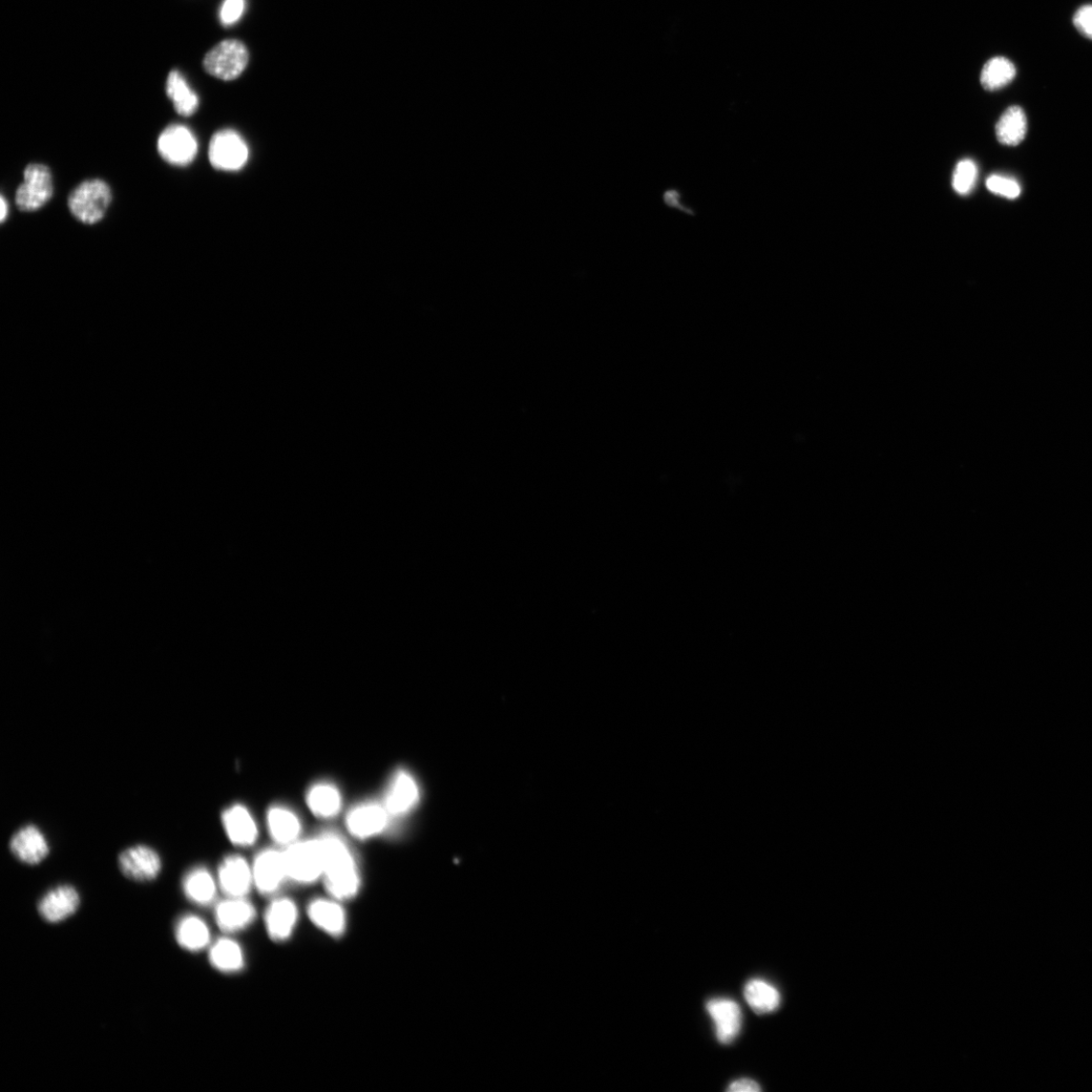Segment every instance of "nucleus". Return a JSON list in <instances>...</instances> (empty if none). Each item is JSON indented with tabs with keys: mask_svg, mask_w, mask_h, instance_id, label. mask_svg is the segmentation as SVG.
<instances>
[{
	"mask_svg": "<svg viewBox=\"0 0 1092 1092\" xmlns=\"http://www.w3.org/2000/svg\"><path fill=\"white\" fill-rule=\"evenodd\" d=\"M166 94L172 99L177 113L183 117H191L199 109L200 99L198 95L177 70H174L168 75Z\"/></svg>",
	"mask_w": 1092,
	"mask_h": 1092,
	"instance_id": "obj_24",
	"label": "nucleus"
},
{
	"mask_svg": "<svg viewBox=\"0 0 1092 1092\" xmlns=\"http://www.w3.org/2000/svg\"><path fill=\"white\" fill-rule=\"evenodd\" d=\"M246 8V0H225L221 12V22L230 26L238 22Z\"/></svg>",
	"mask_w": 1092,
	"mask_h": 1092,
	"instance_id": "obj_31",
	"label": "nucleus"
},
{
	"mask_svg": "<svg viewBox=\"0 0 1092 1092\" xmlns=\"http://www.w3.org/2000/svg\"><path fill=\"white\" fill-rule=\"evenodd\" d=\"M308 915L314 926L331 937H341L346 931L347 915L341 900L331 896L314 899L309 903Z\"/></svg>",
	"mask_w": 1092,
	"mask_h": 1092,
	"instance_id": "obj_13",
	"label": "nucleus"
},
{
	"mask_svg": "<svg viewBox=\"0 0 1092 1092\" xmlns=\"http://www.w3.org/2000/svg\"><path fill=\"white\" fill-rule=\"evenodd\" d=\"M288 879L311 885L324 873L323 853L318 838L297 841L284 852Z\"/></svg>",
	"mask_w": 1092,
	"mask_h": 1092,
	"instance_id": "obj_3",
	"label": "nucleus"
},
{
	"mask_svg": "<svg viewBox=\"0 0 1092 1092\" xmlns=\"http://www.w3.org/2000/svg\"><path fill=\"white\" fill-rule=\"evenodd\" d=\"M323 853V878L329 895L343 901L356 896L362 880L356 860L343 839L334 833L319 836Z\"/></svg>",
	"mask_w": 1092,
	"mask_h": 1092,
	"instance_id": "obj_1",
	"label": "nucleus"
},
{
	"mask_svg": "<svg viewBox=\"0 0 1092 1092\" xmlns=\"http://www.w3.org/2000/svg\"><path fill=\"white\" fill-rule=\"evenodd\" d=\"M248 61L249 53L240 41L225 40L205 55L204 67L208 74L230 81L243 73Z\"/></svg>",
	"mask_w": 1092,
	"mask_h": 1092,
	"instance_id": "obj_6",
	"label": "nucleus"
},
{
	"mask_svg": "<svg viewBox=\"0 0 1092 1092\" xmlns=\"http://www.w3.org/2000/svg\"><path fill=\"white\" fill-rule=\"evenodd\" d=\"M222 822L230 841L239 847L254 845L259 830L254 816L243 805H236L227 808L222 814Z\"/></svg>",
	"mask_w": 1092,
	"mask_h": 1092,
	"instance_id": "obj_19",
	"label": "nucleus"
},
{
	"mask_svg": "<svg viewBox=\"0 0 1092 1092\" xmlns=\"http://www.w3.org/2000/svg\"><path fill=\"white\" fill-rule=\"evenodd\" d=\"M1026 117L1020 107L1007 109L996 124V136L1001 144L1016 146L1025 137Z\"/></svg>",
	"mask_w": 1092,
	"mask_h": 1092,
	"instance_id": "obj_27",
	"label": "nucleus"
},
{
	"mask_svg": "<svg viewBox=\"0 0 1092 1092\" xmlns=\"http://www.w3.org/2000/svg\"><path fill=\"white\" fill-rule=\"evenodd\" d=\"M420 802V789L414 777L405 770L397 771L388 787L384 806L391 816L411 812Z\"/></svg>",
	"mask_w": 1092,
	"mask_h": 1092,
	"instance_id": "obj_11",
	"label": "nucleus"
},
{
	"mask_svg": "<svg viewBox=\"0 0 1092 1092\" xmlns=\"http://www.w3.org/2000/svg\"><path fill=\"white\" fill-rule=\"evenodd\" d=\"M731 1092H757L762 1090L758 1082L752 1079L742 1078L730 1083L727 1088Z\"/></svg>",
	"mask_w": 1092,
	"mask_h": 1092,
	"instance_id": "obj_33",
	"label": "nucleus"
},
{
	"mask_svg": "<svg viewBox=\"0 0 1092 1092\" xmlns=\"http://www.w3.org/2000/svg\"><path fill=\"white\" fill-rule=\"evenodd\" d=\"M255 887L264 895L275 894L288 879L284 852L264 850L258 855L254 865Z\"/></svg>",
	"mask_w": 1092,
	"mask_h": 1092,
	"instance_id": "obj_9",
	"label": "nucleus"
},
{
	"mask_svg": "<svg viewBox=\"0 0 1092 1092\" xmlns=\"http://www.w3.org/2000/svg\"><path fill=\"white\" fill-rule=\"evenodd\" d=\"M255 886L254 871L240 856H229L218 870V887L226 897H246Z\"/></svg>",
	"mask_w": 1092,
	"mask_h": 1092,
	"instance_id": "obj_10",
	"label": "nucleus"
},
{
	"mask_svg": "<svg viewBox=\"0 0 1092 1092\" xmlns=\"http://www.w3.org/2000/svg\"><path fill=\"white\" fill-rule=\"evenodd\" d=\"M986 186L990 192L1010 200L1019 198L1022 192L1017 180L998 175L987 178Z\"/></svg>",
	"mask_w": 1092,
	"mask_h": 1092,
	"instance_id": "obj_30",
	"label": "nucleus"
},
{
	"mask_svg": "<svg viewBox=\"0 0 1092 1092\" xmlns=\"http://www.w3.org/2000/svg\"><path fill=\"white\" fill-rule=\"evenodd\" d=\"M10 849L20 862L28 865H37L43 862L50 853L45 834L33 825L18 830L13 835Z\"/></svg>",
	"mask_w": 1092,
	"mask_h": 1092,
	"instance_id": "obj_15",
	"label": "nucleus"
},
{
	"mask_svg": "<svg viewBox=\"0 0 1092 1092\" xmlns=\"http://www.w3.org/2000/svg\"><path fill=\"white\" fill-rule=\"evenodd\" d=\"M1017 70L1012 61L1004 57L991 59L981 72V83L987 91L999 90L1015 78Z\"/></svg>",
	"mask_w": 1092,
	"mask_h": 1092,
	"instance_id": "obj_28",
	"label": "nucleus"
},
{
	"mask_svg": "<svg viewBox=\"0 0 1092 1092\" xmlns=\"http://www.w3.org/2000/svg\"><path fill=\"white\" fill-rule=\"evenodd\" d=\"M176 939L181 948L200 952L211 942V932L204 919L197 915H184L177 923Z\"/></svg>",
	"mask_w": 1092,
	"mask_h": 1092,
	"instance_id": "obj_22",
	"label": "nucleus"
},
{
	"mask_svg": "<svg viewBox=\"0 0 1092 1092\" xmlns=\"http://www.w3.org/2000/svg\"><path fill=\"white\" fill-rule=\"evenodd\" d=\"M1074 23L1083 36L1092 40V6L1080 8L1075 15Z\"/></svg>",
	"mask_w": 1092,
	"mask_h": 1092,
	"instance_id": "obj_32",
	"label": "nucleus"
},
{
	"mask_svg": "<svg viewBox=\"0 0 1092 1092\" xmlns=\"http://www.w3.org/2000/svg\"><path fill=\"white\" fill-rule=\"evenodd\" d=\"M267 827L275 841L288 847L299 841L302 824L298 815L284 806H275L267 814Z\"/></svg>",
	"mask_w": 1092,
	"mask_h": 1092,
	"instance_id": "obj_20",
	"label": "nucleus"
},
{
	"mask_svg": "<svg viewBox=\"0 0 1092 1092\" xmlns=\"http://www.w3.org/2000/svg\"><path fill=\"white\" fill-rule=\"evenodd\" d=\"M978 177L976 164L970 159L960 161L954 172L953 187L959 195H969L974 188Z\"/></svg>",
	"mask_w": 1092,
	"mask_h": 1092,
	"instance_id": "obj_29",
	"label": "nucleus"
},
{
	"mask_svg": "<svg viewBox=\"0 0 1092 1092\" xmlns=\"http://www.w3.org/2000/svg\"><path fill=\"white\" fill-rule=\"evenodd\" d=\"M310 810L321 818L338 815L342 806L341 791L329 783H318L310 788L307 795Z\"/></svg>",
	"mask_w": 1092,
	"mask_h": 1092,
	"instance_id": "obj_25",
	"label": "nucleus"
},
{
	"mask_svg": "<svg viewBox=\"0 0 1092 1092\" xmlns=\"http://www.w3.org/2000/svg\"><path fill=\"white\" fill-rule=\"evenodd\" d=\"M390 816L384 805L364 804L349 811L346 826L353 836L367 839L383 833Z\"/></svg>",
	"mask_w": 1092,
	"mask_h": 1092,
	"instance_id": "obj_14",
	"label": "nucleus"
},
{
	"mask_svg": "<svg viewBox=\"0 0 1092 1092\" xmlns=\"http://www.w3.org/2000/svg\"><path fill=\"white\" fill-rule=\"evenodd\" d=\"M249 147L236 131L225 129L217 132L208 145L209 163L217 171L239 172L249 161Z\"/></svg>",
	"mask_w": 1092,
	"mask_h": 1092,
	"instance_id": "obj_4",
	"label": "nucleus"
},
{
	"mask_svg": "<svg viewBox=\"0 0 1092 1092\" xmlns=\"http://www.w3.org/2000/svg\"><path fill=\"white\" fill-rule=\"evenodd\" d=\"M161 158L175 166L190 165L197 157L199 144L194 133L183 124L174 123L163 130L157 141Z\"/></svg>",
	"mask_w": 1092,
	"mask_h": 1092,
	"instance_id": "obj_7",
	"label": "nucleus"
},
{
	"mask_svg": "<svg viewBox=\"0 0 1092 1092\" xmlns=\"http://www.w3.org/2000/svg\"><path fill=\"white\" fill-rule=\"evenodd\" d=\"M299 916L298 906L292 899L280 897L272 900L264 916L269 938L276 942L288 940L296 931Z\"/></svg>",
	"mask_w": 1092,
	"mask_h": 1092,
	"instance_id": "obj_12",
	"label": "nucleus"
},
{
	"mask_svg": "<svg viewBox=\"0 0 1092 1092\" xmlns=\"http://www.w3.org/2000/svg\"><path fill=\"white\" fill-rule=\"evenodd\" d=\"M0 205H2V212H0V219H2V222L4 223L7 220L8 215H9V205H8V202H7V200L5 199L4 196L2 197V201H0Z\"/></svg>",
	"mask_w": 1092,
	"mask_h": 1092,
	"instance_id": "obj_34",
	"label": "nucleus"
},
{
	"mask_svg": "<svg viewBox=\"0 0 1092 1092\" xmlns=\"http://www.w3.org/2000/svg\"><path fill=\"white\" fill-rule=\"evenodd\" d=\"M122 873L138 882L152 881L162 869L159 854L151 847L136 845L123 851L119 857Z\"/></svg>",
	"mask_w": 1092,
	"mask_h": 1092,
	"instance_id": "obj_8",
	"label": "nucleus"
},
{
	"mask_svg": "<svg viewBox=\"0 0 1092 1092\" xmlns=\"http://www.w3.org/2000/svg\"><path fill=\"white\" fill-rule=\"evenodd\" d=\"M256 916V908L246 897H227L218 903L215 910L217 925L225 933H237L247 929Z\"/></svg>",
	"mask_w": 1092,
	"mask_h": 1092,
	"instance_id": "obj_17",
	"label": "nucleus"
},
{
	"mask_svg": "<svg viewBox=\"0 0 1092 1092\" xmlns=\"http://www.w3.org/2000/svg\"><path fill=\"white\" fill-rule=\"evenodd\" d=\"M745 997L757 1014H768L778 1009L780 994L773 985L762 979H751L745 987Z\"/></svg>",
	"mask_w": 1092,
	"mask_h": 1092,
	"instance_id": "obj_26",
	"label": "nucleus"
},
{
	"mask_svg": "<svg viewBox=\"0 0 1092 1092\" xmlns=\"http://www.w3.org/2000/svg\"><path fill=\"white\" fill-rule=\"evenodd\" d=\"M706 1010L716 1024L720 1042L731 1043L741 1031L743 1016L740 1005L731 999L714 998L706 1004Z\"/></svg>",
	"mask_w": 1092,
	"mask_h": 1092,
	"instance_id": "obj_16",
	"label": "nucleus"
},
{
	"mask_svg": "<svg viewBox=\"0 0 1092 1092\" xmlns=\"http://www.w3.org/2000/svg\"><path fill=\"white\" fill-rule=\"evenodd\" d=\"M213 968L224 973H236L243 969L245 955L240 944L229 938L218 940L212 944L208 955Z\"/></svg>",
	"mask_w": 1092,
	"mask_h": 1092,
	"instance_id": "obj_23",
	"label": "nucleus"
},
{
	"mask_svg": "<svg viewBox=\"0 0 1092 1092\" xmlns=\"http://www.w3.org/2000/svg\"><path fill=\"white\" fill-rule=\"evenodd\" d=\"M80 905L77 890L70 886H61L48 891L39 903V913L49 922H60L72 915Z\"/></svg>",
	"mask_w": 1092,
	"mask_h": 1092,
	"instance_id": "obj_18",
	"label": "nucleus"
},
{
	"mask_svg": "<svg viewBox=\"0 0 1092 1092\" xmlns=\"http://www.w3.org/2000/svg\"><path fill=\"white\" fill-rule=\"evenodd\" d=\"M182 890L188 900L198 906H208L217 894L216 880L205 867L188 871L182 880Z\"/></svg>",
	"mask_w": 1092,
	"mask_h": 1092,
	"instance_id": "obj_21",
	"label": "nucleus"
},
{
	"mask_svg": "<svg viewBox=\"0 0 1092 1092\" xmlns=\"http://www.w3.org/2000/svg\"><path fill=\"white\" fill-rule=\"evenodd\" d=\"M108 183L100 179L83 181L70 194L68 207L79 222L94 225L102 220L112 203Z\"/></svg>",
	"mask_w": 1092,
	"mask_h": 1092,
	"instance_id": "obj_2",
	"label": "nucleus"
},
{
	"mask_svg": "<svg viewBox=\"0 0 1092 1092\" xmlns=\"http://www.w3.org/2000/svg\"><path fill=\"white\" fill-rule=\"evenodd\" d=\"M52 175L44 164L32 163L24 172V182L17 188L15 203L22 212H35L53 197Z\"/></svg>",
	"mask_w": 1092,
	"mask_h": 1092,
	"instance_id": "obj_5",
	"label": "nucleus"
}]
</instances>
